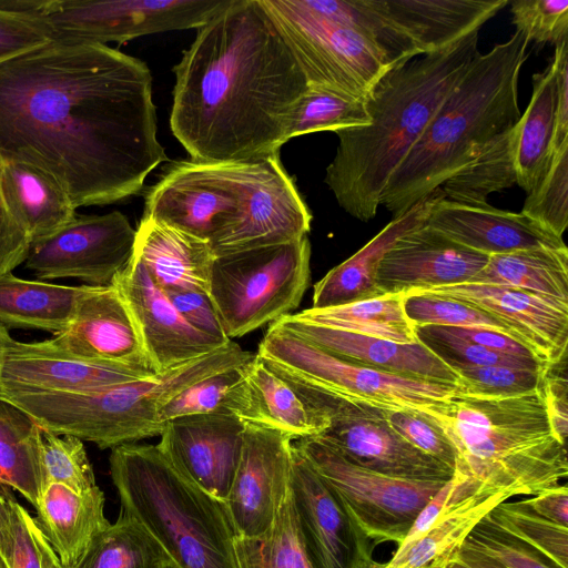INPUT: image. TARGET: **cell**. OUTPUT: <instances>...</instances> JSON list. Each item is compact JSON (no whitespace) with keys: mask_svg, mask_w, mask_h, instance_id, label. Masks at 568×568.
I'll return each mask as SVG.
<instances>
[{"mask_svg":"<svg viewBox=\"0 0 568 568\" xmlns=\"http://www.w3.org/2000/svg\"><path fill=\"white\" fill-rule=\"evenodd\" d=\"M148 65L106 44L48 43L0 64V163L51 175L75 209L140 192L166 154Z\"/></svg>","mask_w":568,"mask_h":568,"instance_id":"cell-1","label":"cell"},{"mask_svg":"<svg viewBox=\"0 0 568 568\" xmlns=\"http://www.w3.org/2000/svg\"><path fill=\"white\" fill-rule=\"evenodd\" d=\"M173 135L194 161L280 153L308 82L263 0H229L174 67Z\"/></svg>","mask_w":568,"mask_h":568,"instance_id":"cell-2","label":"cell"},{"mask_svg":"<svg viewBox=\"0 0 568 568\" xmlns=\"http://www.w3.org/2000/svg\"><path fill=\"white\" fill-rule=\"evenodd\" d=\"M479 30L387 70L364 104L369 124L337 130L324 182L353 217H375L385 185L479 52Z\"/></svg>","mask_w":568,"mask_h":568,"instance_id":"cell-3","label":"cell"},{"mask_svg":"<svg viewBox=\"0 0 568 568\" xmlns=\"http://www.w3.org/2000/svg\"><path fill=\"white\" fill-rule=\"evenodd\" d=\"M529 43L516 30L487 53H477L388 179L379 205L393 219L442 187L480 146L519 120L518 79Z\"/></svg>","mask_w":568,"mask_h":568,"instance_id":"cell-4","label":"cell"},{"mask_svg":"<svg viewBox=\"0 0 568 568\" xmlns=\"http://www.w3.org/2000/svg\"><path fill=\"white\" fill-rule=\"evenodd\" d=\"M420 413L456 450L454 475L490 493L535 496L568 475L566 444L554 433L544 385L532 392L487 397L458 389Z\"/></svg>","mask_w":568,"mask_h":568,"instance_id":"cell-5","label":"cell"},{"mask_svg":"<svg viewBox=\"0 0 568 568\" xmlns=\"http://www.w3.org/2000/svg\"><path fill=\"white\" fill-rule=\"evenodd\" d=\"M110 474L120 513L141 523L176 568H239L224 503L179 471L158 445L113 447Z\"/></svg>","mask_w":568,"mask_h":568,"instance_id":"cell-6","label":"cell"},{"mask_svg":"<svg viewBox=\"0 0 568 568\" xmlns=\"http://www.w3.org/2000/svg\"><path fill=\"white\" fill-rule=\"evenodd\" d=\"M255 354L235 342L162 374L84 393L0 392L41 429L94 443L101 449L160 436V408L179 392L219 371L245 364Z\"/></svg>","mask_w":568,"mask_h":568,"instance_id":"cell-7","label":"cell"},{"mask_svg":"<svg viewBox=\"0 0 568 568\" xmlns=\"http://www.w3.org/2000/svg\"><path fill=\"white\" fill-rule=\"evenodd\" d=\"M311 244L301 240L214 257L209 295L232 341L295 310L310 282Z\"/></svg>","mask_w":568,"mask_h":568,"instance_id":"cell-8","label":"cell"},{"mask_svg":"<svg viewBox=\"0 0 568 568\" xmlns=\"http://www.w3.org/2000/svg\"><path fill=\"white\" fill-rule=\"evenodd\" d=\"M264 159L173 162L148 191L143 217L204 240L215 256L223 254L245 219Z\"/></svg>","mask_w":568,"mask_h":568,"instance_id":"cell-9","label":"cell"},{"mask_svg":"<svg viewBox=\"0 0 568 568\" xmlns=\"http://www.w3.org/2000/svg\"><path fill=\"white\" fill-rule=\"evenodd\" d=\"M344 402L381 410H417L443 402L456 385L396 375L342 359L272 323L256 353Z\"/></svg>","mask_w":568,"mask_h":568,"instance_id":"cell-10","label":"cell"},{"mask_svg":"<svg viewBox=\"0 0 568 568\" xmlns=\"http://www.w3.org/2000/svg\"><path fill=\"white\" fill-rule=\"evenodd\" d=\"M265 362L290 383L311 408L328 417L327 428L317 436L351 463L405 480L452 479L454 470L396 433L384 410L338 399Z\"/></svg>","mask_w":568,"mask_h":568,"instance_id":"cell-11","label":"cell"},{"mask_svg":"<svg viewBox=\"0 0 568 568\" xmlns=\"http://www.w3.org/2000/svg\"><path fill=\"white\" fill-rule=\"evenodd\" d=\"M308 84L364 99L392 67L369 40L343 24L326 19L303 0H263Z\"/></svg>","mask_w":568,"mask_h":568,"instance_id":"cell-12","label":"cell"},{"mask_svg":"<svg viewBox=\"0 0 568 568\" xmlns=\"http://www.w3.org/2000/svg\"><path fill=\"white\" fill-rule=\"evenodd\" d=\"M294 444L376 544L393 541L398 546L420 510L446 483L405 480L368 470L347 460L318 436Z\"/></svg>","mask_w":568,"mask_h":568,"instance_id":"cell-13","label":"cell"},{"mask_svg":"<svg viewBox=\"0 0 568 568\" xmlns=\"http://www.w3.org/2000/svg\"><path fill=\"white\" fill-rule=\"evenodd\" d=\"M229 0H42L33 13L51 41L123 43L200 28Z\"/></svg>","mask_w":568,"mask_h":568,"instance_id":"cell-14","label":"cell"},{"mask_svg":"<svg viewBox=\"0 0 568 568\" xmlns=\"http://www.w3.org/2000/svg\"><path fill=\"white\" fill-rule=\"evenodd\" d=\"M135 235L119 211L75 215L55 233L31 242L24 264L40 280L71 277L108 286L132 260Z\"/></svg>","mask_w":568,"mask_h":568,"instance_id":"cell-15","label":"cell"},{"mask_svg":"<svg viewBox=\"0 0 568 568\" xmlns=\"http://www.w3.org/2000/svg\"><path fill=\"white\" fill-rule=\"evenodd\" d=\"M290 490L313 568H378L372 540L294 442Z\"/></svg>","mask_w":568,"mask_h":568,"instance_id":"cell-16","label":"cell"},{"mask_svg":"<svg viewBox=\"0 0 568 568\" xmlns=\"http://www.w3.org/2000/svg\"><path fill=\"white\" fill-rule=\"evenodd\" d=\"M293 439L245 424L240 460L223 501L236 537L266 531L285 499L291 478Z\"/></svg>","mask_w":568,"mask_h":568,"instance_id":"cell-17","label":"cell"},{"mask_svg":"<svg viewBox=\"0 0 568 568\" xmlns=\"http://www.w3.org/2000/svg\"><path fill=\"white\" fill-rule=\"evenodd\" d=\"M112 285L124 301L148 364L156 374L207 355L231 342L215 339L192 327L135 257L115 276Z\"/></svg>","mask_w":568,"mask_h":568,"instance_id":"cell-18","label":"cell"},{"mask_svg":"<svg viewBox=\"0 0 568 568\" xmlns=\"http://www.w3.org/2000/svg\"><path fill=\"white\" fill-rule=\"evenodd\" d=\"M156 375L153 371L91 361L69 354L45 339L8 341L0 392L84 393Z\"/></svg>","mask_w":568,"mask_h":568,"instance_id":"cell-19","label":"cell"},{"mask_svg":"<svg viewBox=\"0 0 568 568\" xmlns=\"http://www.w3.org/2000/svg\"><path fill=\"white\" fill-rule=\"evenodd\" d=\"M245 424L234 415L185 416L164 424L160 450L184 476L224 501L240 460Z\"/></svg>","mask_w":568,"mask_h":568,"instance_id":"cell-20","label":"cell"},{"mask_svg":"<svg viewBox=\"0 0 568 568\" xmlns=\"http://www.w3.org/2000/svg\"><path fill=\"white\" fill-rule=\"evenodd\" d=\"M418 292L473 304L501 321L541 361L549 365L566 361L567 303L508 285L473 282Z\"/></svg>","mask_w":568,"mask_h":568,"instance_id":"cell-21","label":"cell"},{"mask_svg":"<svg viewBox=\"0 0 568 568\" xmlns=\"http://www.w3.org/2000/svg\"><path fill=\"white\" fill-rule=\"evenodd\" d=\"M488 257L424 224L399 237L385 253L376 271V286L386 295L467 283Z\"/></svg>","mask_w":568,"mask_h":568,"instance_id":"cell-22","label":"cell"},{"mask_svg":"<svg viewBox=\"0 0 568 568\" xmlns=\"http://www.w3.org/2000/svg\"><path fill=\"white\" fill-rule=\"evenodd\" d=\"M50 342L78 357L151 369L131 314L112 284L89 285L71 322Z\"/></svg>","mask_w":568,"mask_h":568,"instance_id":"cell-23","label":"cell"},{"mask_svg":"<svg viewBox=\"0 0 568 568\" xmlns=\"http://www.w3.org/2000/svg\"><path fill=\"white\" fill-rule=\"evenodd\" d=\"M425 224L455 243L487 256L535 247H567L562 237L521 212L504 211L489 204H463L445 195L434 202Z\"/></svg>","mask_w":568,"mask_h":568,"instance_id":"cell-24","label":"cell"},{"mask_svg":"<svg viewBox=\"0 0 568 568\" xmlns=\"http://www.w3.org/2000/svg\"><path fill=\"white\" fill-rule=\"evenodd\" d=\"M274 323L334 356L354 364L457 386V374L418 341L402 344L303 322L291 314Z\"/></svg>","mask_w":568,"mask_h":568,"instance_id":"cell-25","label":"cell"},{"mask_svg":"<svg viewBox=\"0 0 568 568\" xmlns=\"http://www.w3.org/2000/svg\"><path fill=\"white\" fill-rule=\"evenodd\" d=\"M417 57L436 52L480 29L508 0H369Z\"/></svg>","mask_w":568,"mask_h":568,"instance_id":"cell-26","label":"cell"},{"mask_svg":"<svg viewBox=\"0 0 568 568\" xmlns=\"http://www.w3.org/2000/svg\"><path fill=\"white\" fill-rule=\"evenodd\" d=\"M133 257L145 267L152 281L166 291L209 293L214 253L209 242L142 217L135 235Z\"/></svg>","mask_w":568,"mask_h":568,"instance_id":"cell-27","label":"cell"},{"mask_svg":"<svg viewBox=\"0 0 568 568\" xmlns=\"http://www.w3.org/2000/svg\"><path fill=\"white\" fill-rule=\"evenodd\" d=\"M442 187L392 219L369 242L346 261L333 267L314 285L311 308H327L382 296L375 275L385 253L406 233L425 224L434 202L443 196Z\"/></svg>","mask_w":568,"mask_h":568,"instance_id":"cell-28","label":"cell"},{"mask_svg":"<svg viewBox=\"0 0 568 568\" xmlns=\"http://www.w3.org/2000/svg\"><path fill=\"white\" fill-rule=\"evenodd\" d=\"M99 486L75 493L61 484L45 486L33 520L59 560L72 568L92 540L110 526Z\"/></svg>","mask_w":568,"mask_h":568,"instance_id":"cell-29","label":"cell"},{"mask_svg":"<svg viewBox=\"0 0 568 568\" xmlns=\"http://www.w3.org/2000/svg\"><path fill=\"white\" fill-rule=\"evenodd\" d=\"M239 418L246 425L276 430L292 439L317 436L328 426V417L311 408L257 354L250 364L245 405Z\"/></svg>","mask_w":568,"mask_h":568,"instance_id":"cell-30","label":"cell"},{"mask_svg":"<svg viewBox=\"0 0 568 568\" xmlns=\"http://www.w3.org/2000/svg\"><path fill=\"white\" fill-rule=\"evenodd\" d=\"M0 189L11 215L30 242L55 233L77 215L63 187L30 164L0 163Z\"/></svg>","mask_w":568,"mask_h":568,"instance_id":"cell-31","label":"cell"},{"mask_svg":"<svg viewBox=\"0 0 568 568\" xmlns=\"http://www.w3.org/2000/svg\"><path fill=\"white\" fill-rule=\"evenodd\" d=\"M89 285L67 286L0 276V325L59 333L71 322Z\"/></svg>","mask_w":568,"mask_h":568,"instance_id":"cell-32","label":"cell"},{"mask_svg":"<svg viewBox=\"0 0 568 568\" xmlns=\"http://www.w3.org/2000/svg\"><path fill=\"white\" fill-rule=\"evenodd\" d=\"M557 102L552 63L532 75L529 104L514 124V152L517 183L527 193L544 176L552 158Z\"/></svg>","mask_w":568,"mask_h":568,"instance_id":"cell-33","label":"cell"},{"mask_svg":"<svg viewBox=\"0 0 568 568\" xmlns=\"http://www.w3.org/2000/svg\"><path fill=\"white\" fill-rule=\"evenodd\" d=\"M511 496L507 493L478 490L445 509L432 527L416 541L396 549L392 559L378 568H425L445 564L470 530L498 504Z\"/></svg>","mask_w":568,"mask_h":568,"instance_id":"cell-34","label":"cell"},{"mask_svg":"<svg viewBox=\"0 0 568 568\" xmlns=\"http://www.w3.org/2000/svg\"><path fill=\"white\" fill-rule=\"evenodd\" d=\"M469 282L508 285L568 304V248L535 247L490 255Z\"/></svg>","mask_w":568,"mask_h":568,"instance_id":"cell-35","label":"cell"},{"mask_svg":"<svg viewBox=\"0 0 568 568\" xmlns=\"http://www.w3.org/2000/svg\"><path fill=\"white\" fill-rule=\"evenodd\" d=\"M0 485L18 490L34 508L44 490L41 428L0 399Z\"/></svg>","mask_w":568,"mask_h":568,"instance_id":"cell-36","label":"cell"},{"mask_svg":"<svg viewBox=\"0 0 568 568\" xmlns=\"http://www.w3.org/2000/svg\"><path fill=\"white\" fill-rule=\"evenodd\" d=\"M403 295L386 294L334 307L307 308L291 315L296 320L329 328L402 344L415 343V326L405 315Z\"/></svg>","mask_w":568,"mask_h":568,"instance_id":"cell-37","label":"cell"},{"mask_svg":"<svg viewBox=\"0 0 568 568\" xmlns=\"http://www.w3.org/2000/svg\"><path fill=\"white\" fill-rule=\"evenodd\" d=\"M517 183L514 125L487 141L474 158L443 185L446 199L485 206L494 192Z\"/></svg>","mask_w":568,"mask_h":568,"instance_id":"cell-38","label":"cell"},{"mask_svg":"<svg viewBox=\"0 0 568 568\" xmlns=\"http://www.w3.org/2000/svg\"><path fill=\"white\" fill-rule=\"evenodd\" d=\"M72 568H176L174 561L138 520L120 513L100 532Z\"/></svg>","mask_w":568,"mask_h":568,"instance_id":"cell-39","label":"cell"},{"mask_svg":"<svg viewBox=\"0 0 568 568\" xmlns=\"http://www.w3.org/2000/svg\"><path fill=\"white\" fill-rule=\"evenodd\" d=\"M234 550L239 568H313L290 488L271 527L258 536L235 537Z\"/></svg>","mask_w":568,"mask_h":568,"instance_id":"cell-40","label":"cell"},{"mask_svg":"<svg viewBox=\"0 0 568 568\" xmlns=\"http://www.w3.org/2000/svg\"><path fill=\"white\" fill-rule=\"evenodd\" d=\"M252 361L213 373L179 392L160 408L158 422L164 425L175 418L206 414L234 415L239 418L245 405L246 379Z\"/></svg>","mask_w":568,"mask_h":568,"instance_id":"cell-41","label":"cell"},{"mask_svg":"<svg viewBox=\"0 0 568 568\" xmlns=\"http://www.w3.org/2000/svg\"><path fill=\"white\" fill-rule=\"evenodd\" d=\"M364 99L308 84L301 97L290 125L288 139L321 131H337L369 124Z\"/></svg>","mask_w":568,"mask_h":568,"instance_id":"cell-42","label":"cell"},{"mask_svg":"<svg viewBox=\"0 0 568 568\" xmlns=\"http://www.w3.org/2000/svg\"><path fill=\"white\" fill-rule=\"evenodd\" d=\"M485 519L534 548L558 568H568V527L537 515L524 500L501 501Z\"/></svg>","mask_w":568,"mask_h":568,"instance_id":"cell-43","label":"cell"},{"mask_svg":"<svg viewBox=\"0 0 568 568\" xmlns=\"http://www.w3.org/2000/svg\"><path fill=\"white\" fill-rule=\"evenodd\" d=\"M403 308L414 326L476 327L503 332L517 338L508 326L490 313L456 298L408 292L403 295Z\"/></svg>","mask_w":568,"mask_h":568,"instance_id":"cell-44","label":"cell"},{"mask_svg":"<svg viewBox=\"0 0 568 568\" xmlns=\"http://www.w3.org/2000/svg\"><path fill=\"white\" fill-rule=\"evenodd\" d=\"M417 341L454 372L473 367L507 366L548 369L551 365L491 351L473 342L448 334L442 326H415Z\"/></svg>","mask_w":568,"mask_h":568,"instance_id":"cell-45","label":"cell"},{"mask_svg":"<svg viewBox=\"0 0 568 568\" xmlns=\"http://www.w3.org/2000/svg\"><path fill=\"white\" fill-rule=\"evenodd\" d=\"M521 213L562 237L568 225V142L554 152L548 170L527 193Z\"/></svg>","mask_w":568,"mask_h":568,"instance_id":"cell-46","label":"cell"},{"mask_svg":"<svg viewBox=\"0 0 568 568\" xmlns=\"http://www.w3.org/2000/svg\"><path fill=\"white\" fill-rule=\"evenodd\" d=\"M41 459L45 486L61 484L75 493L98 486L84 445L74 436L41 429Z\"/></svg>","mask_w":568,"mask_h":568,"instance_id":"cell-47","label":"cell"},{"mask_svg":"<svg viewBox=\"0 0 568 568\" xmlns=\"http://www.w3.org/2000/svg\"><path fill=\"white\" fill-rule=\"evenodd\" d=\"M548 369L485 366L459 369L455 373L458 377L457 389L462 393L507 397L540 388Z\"/></svg>","mask_w":568,"mask_h":568,"instance_id":"cell-48","label":"cell"},{"mask_svg":"<svg viewBox=\"0 0 568 568\" xmlns=\"http://www.w3.org/2000/svg\"><path fill=\"white\" fill-rule=\"evenodd\" d=\"M510 12L516 30L529 42L557 47L568 41L567 0H515Z\"/></svg>","mask_w":568,"mask_h":568,"instance_id":"cell-49","label":"cell"},{"mask_svg":"<svg viewBox=\"0 0 568 568\" xmlns=\"http://www.w3.org/2000/svg\"><path fill=\"white\" fill-rule=\"evenodd\" d=\"M463 545L488 556L503 568H558L544 555L491 525L485 517L470 530Z\"/></svg>","mask_w":568,"mask_h":568,"instance_id":"cell-50","label":"cell"},{"mask_svg":"<svg viewBox=\"0 0 568 568\" xmlns=\"http://www.w3.org/2000/svg\"><path fill=\"white\" fill-rule=\"evenodd\" d=\"M384 414L393 429L408 443L455 469V447L429 417L417 410H384Z\"/></svg>","mask_w":568,"mask_h":568,"instance_id":"cell-51","label":"cell"},{"mask_svg":"<svg viewBox=\"0 0 568 568\" xmlns=\"http://www.w3.org/2000/svg\"><path fill=\"white\" fill-rule=\"evenodd\" d=\"M49 41L47 29L33 13L0 9V64Z\"/></svg>","mask_w":568,"mask_h":568,"instance_id":"cell-52","label":"cell"},{"mask_svg":"<svg viewBox=\"0 0 568 568\" xmlns=\"http://www.w3.org/2000/svg\"><path fill=\"white\" fill-rule=\"evenodd\" d=\"M164 293L182 317L196 331L225 343L231 341L224 333L207 292L182 290Z\"/></svg>","mask_w":568,"mask_h":568,"instance_id":"cell-53","label":"cell"},{"mask_svg":"<svg viewBox=\"0 0 568 568\" xmlns=\"http://www.w3.org/2000/svg\"><path fill=\"white\" fill-rule=\"evenodd\" d=\"M30 240L11 215L0 189V276L24 263Z\"/></svg>","mask_w":568,"mask_h":568,"instance_id":"cell-54","label":"cell"},{"mask_svg":"<svg viewBox=\"0 0 568 568\" xmlns=\"http://www.w3.org/2000/svg\"><path fill=\"white\" fill-rule=\"evenodd\" d=\"M560 364V363H559ZM551 365L544 382L547 414L555 435L566 444L568 430V392L566 369L560 374L558 365Z\"/></svg>","mask_w":568,"mask_h":568,"instance_id":"cell-55","label":"cell"},{"mask_svg":"<svg viewBox=\"0 0 568 568\" xmlns=\"http://www.w3.org/2000/svg\"><path fill=\"white\" fill-rule=\"evenodd\" d=\"M448 334L481 345L495 352L527 359L541 361L518 338L503 332L476 327L442 326ZM544 362V361H541ZM546 363V362H545ZM548 364V363H547Z\"/></svg>","mask_w":568,"mask_h":568,"instance_id":"cell-56","label":"cell"},{"mask_svg":"<svg viewBox=\"0 0 568 568\" xmlns=\"http://www.w3.org/2000/svg\"><path fill=\"white\" fill-rule=\"evenodd\" d=\"M551 63L556 73L557 102L552 152L568 142V41L555 47Z\"/></svg>","mask_w":568,"mask_h":568,"instance_id":"cell-57","label":"cell"},{"mask_svg":"<svg viewBox=\"0 0 568 568\" xmlns=\"http://www.w3.org/2000/svg\"><path fill=\"white\" fill-rule=\"evenodd\" d=\"M524 503L537 515L555 524L568 527V488L560 485L541 491Z\"/></svg>","mask_w":568,"mask_h":568,"instance_id":"cell-58","label":"cell"},{"mask_svg":"<svg viewBox=\"0 0 568 568\" xmlns=\"http://www.w3.org/2000/svg\"><path fill=\"white\" fill-rule=\"evenodd\" d=\"M445 568H503L498 562L474 549L462 545L449 555Z\"/></svg>","mask_w":568,"mask_h":568,"instance_id":"cell-59","label":"cell"},{"mask_svg":"<svg viewBox=\"0 0 568 568\" xmlns=\"http://www.w3.org/2000/svg\"><path fill=\"white\" fill-rule=\"evenodd\" d=\"M40 548L44 568H68L57 557L51 546L40 532Z\"/></svg>","mask_w":568,"mask_h":568,"instance_id":"cell-60","label":"cell"},{"mask_svg":"<svg viewBox=\"0 0 568 568\" xmlns=\"http://www.w3.org/2000/svg\"><path fill=\"white\" fill-rule=\"evenodd\" d=\"M11 338L7 328L0 325V374L3 363L4 351L8 341Z\"/></svg>","mask_w":568,"mask_h":568,"instance_id":"cell-61","label":"cell"},{"mask_svg":"<svg viewBox=\"0 0 568 568\" xmlns=\"http://www.w3.org/2000/svg\"><path fill=\"white\" fill-rule=\"evenodd\" d=\"M0 568H10L8 561L3 557V555L0 552Z\"/></svg>","mask_w":568,"mask_h":568,"instance_id":"cell-62","label":"cell"},{"mask_svg":"<svg viewBox=\"0 0 568 568\" xmlns=\"http://www.w3.org/2000/svg\"><path fill=\"white\" fill-rule=\"evenodd\" d=\"M425 568H445V564H432Z\"/></svg>","mask_w":568,"mask_h":568,"instance_id":"cell-63","label":"cell"}]
</instances>
